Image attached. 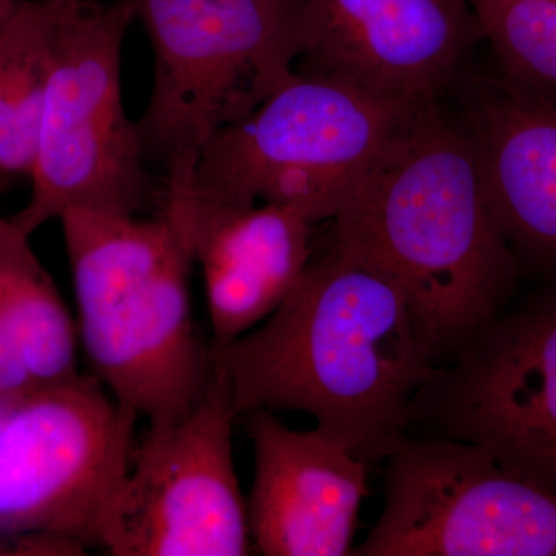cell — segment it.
I'll list each match as a JSON object with an SVG mask.
<instances>
[{"label":"cell","instance_id":"cell-1","mask_svg":"<svg viewBox=\"0 0 556 556\" xmlns=\"http://www.w3.org/2000/svg\"><path fill=\"white\" fill-rule=\"evenodd\" d=\"M325 247L397 288L434 368L504 313L521 266L486 206L466 131L441 100L409 116L331 219Z\"/></svg>","mask_w":556,"mask_h":556},{"label":"cell","instance_id":"cell-2","mask_svg":"<svg viewBox=\"0 0 556 556\" xmlns=\"http://www.w3.org/2000/svg\"><path fill=\"white\" fill-rule=\"evenodd\" d=\"M237 415L302 412L362 463L386 460L433 375L401 292L328 247L258 327L211 350Z\"/></svg>","mask_w":556,"mask_h":556},{"label":"cell","instance_id":"cell-3","mask_svg":"<svg viewBox=\"0 0 556 556\" xmlns=\"http://www.w3.org/2000/svg\"><path fill=\"white\" fill-rule=\"evenodd\" d=\"M60 222L94 378L148 428L174 426L212 379L211 345L190 306L188 249L163 211L141 218L68 208Z\"/></svg>","mask_w":556,"mask_h":556},{"label":"cell","instance_id":"cell-4","mask_svg":"<svg viewBox=\"0 0 556 556\" xmlns=\"http://www.w3.org/2000/svg\"><path fill=\"white\" fill-rule=\"evenodd\" d=\"M422 104L295 73L166 178L208 199L277 204L316 225L331 222Z\"/></svg>","mask_w":556,"mask_h":556},{"label":"cell","instance_id":"cell-5","mask_svg":"<svg viewBox=\"0 0 556 556\" xmlns=\"http://www.w3.org/2000/svg\"><path fill=\"white\" fill-rule=\"evenodd\" d=\"M130 0H62L53 67L40 121L27 204L13 215L28 236L68 208L139 217L163 207L138 123L123 100V49Z\"/></svg>","mask_w":556,"mask_h":556},{"label":"cell","instance_id":"cell-6","mask_svg":"<svg viewBox=\"0 0 556 556\" xmlns=\"http://www.w3.org/2000/svg\"><path fill=\"white\" fill-rule=\"evenodd\" d=\"M153 50L146 161H195L295 75L303 0H130Z\"/></svg>","mask_w":556,"mask_h":556},{"label":"cell","instance_id":"cell-7","mask_svg":"<svg viewBox=\"0 0 556 556\" xmlns=\"http://www.w3.org/2000/svg\"><path fill=\"white\" fill-rule=\"evenodd\" d=\"M356 556H556V490L471 442L405 433Z\"/></svg>","mask_w":556,"mask_h":556},{"label":"cell","instance_id":"cell-8","mask_svg":"<svg viewBox=\"0 0 556 556\" xmlns=\"http://www.w3.org/2000/svg\"><path fill=\"white\" fill-rule=\"evenodd\" d=\"M236 407L212 361L206 394L185 419L148 428L94 527L115 556L252 555L247 497L233 460Z\"/></svg>","mask_w":556,"mask_h":556},{"label":"cell","instance_id":"cell-9","mask_svg":"<svg viewBox=\"0 0 556 556\" xmlns=\"http://www.w3.org/2000/svg\"><path fill=\"white\" fill-rule=\"evenodd\" d=\"M138 416L79 375L0 407V538L94 546V527L131 460Z\"/></svg>","mask_w":556,"mask_h":556},{"label":"cell","instance_id":"cell-10","mask_svg":"<svg viewBox=\"0 0 556 556\" xmlns=\"http://www.w3.org/2000/svg\"><path fill=\"white\" fill-rule=\"evenodd\" d=\"M408 431L471 442L556 490V285L434 368L413 399Z\"/></svg>","mask_w":556,"mask_h":556},{"label":"cell","instance_id":"cell-11","mask_svg":"<svg viewBox=\"0 0 556 556\" xmlns=\"http://www.w3.org/2000/svg\"><path fill=\"white\" fill-rule=\"evenodd\" d=\"M479 42L468 0H303L294 70L422 104L452 89Z\"/></svg>","mask_w":556,"mask_h":556},{"label":"cell","instance_id":"cell-12","mask_svg":"<svg viewBox=\"0 0 556 556\" xmlns=\"http://www.w3.org/2000/svg\"><path fill=\"white\" fill-rule=\"evenodd\" d=\"M161 211L203 273L211 350L258 327L288 298L314 254L316 223L277 204L208 199L164 178Z\"/></svg>","mask_w":556,"mask_h":556},{"label":"cell","instance_id":"cell-13","mask_svg":"<svg viewBox=\"0 0 556 556\" xmlns=\"http://www.w3.org/2000/svg\"><path fill=\"white\" fill-rule=\"evenodd\" d=\"M450 90L501 236L519 263L556 270V91L497 67Z\"/></svg>","mask_w":556,"mask_h":556},{"label":"cell","instance_id":"cell-14","mask_svg":"<svg viewBox=\"0 0 556 556\" xmlns=\"http://www.w3.org/2000/svg\"><path fill=\"white\" fill-rule=\"evenodd\" d=\"M254 447L247 497L254 551L265 556H351L367 464L318 428L292 430L269 409L244 413Z\"/></svg>","mask_w":556,"mask_h":556},{"label":"cell","instance_id":"cell-15","mask_svg":"<svg viewBox=\"0 0 556 556\" xmlns=\"http://www.w3.org/2000/svg\"><path fill=\"white\" fill-rule=\"evenodd\" d=\"M30 237L0 218V407L78 378V327Z\"/></svg>","mask_w":556,"mask_h":556},{"label":"cell","instance_id":"cell-16","mask_svg":"<svg viewBox=\"0 0 556 556\" xmlns=\"http://www.w3.org/2000/svg\"><path fill=\"white\" fill-rule=\"evenodd\" d=\"M62 0H20L0 28V172L30 179Z\"/></svg>","mask_w":556,"mask_h":556},{"label":"cell","instance_id":"cell-17","mask_svg":"<svg viewBox=\"0 0 556 556\" xmlns=\"http://www.w3.org/2000/svg\"><path fill=\"white\" fill-rule=\"evenodd\" d=\"M496 67L556 91V0H468Z\"/></svg>","mask_w":556,"mask_h":556},{"label":"cell","instance_id":"cell-18","mask_svg":"<svg viewBox=\"0 0 556 556\" xmlns=\"http://www.w3.org/2000/svg\"><path fill=\"white\" fill-rule=\"evenodd\" d=\"M17 3H20V0H0V28L9 21Z\"/></svg>","mask_w":556,"mask_h":556},{"label":"cell","instance_id":"cell-19","mask_svg":"<svg viewBox=\"0 0 556 556\" xmlns=\"http://www.w3.org/2000/svg\"><path fill=\"white\" fill-rule=\"evenodd\" d=\"M14 178L9 177V175L2 174L0 172V197L7 192L13 186Z\"/></svg>","mask_w":556,"mask_h":556}]
</instances>
